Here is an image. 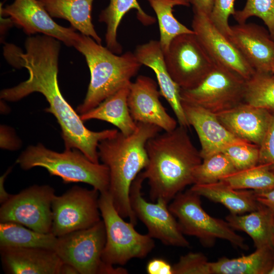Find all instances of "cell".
Returning a JSON list of instances; mask_svg holds the SVG:
<instances>
[{"label":"cell","instance_id":"cell-1","mask_svg":"<svg viewBox=\"0 0 274 274\" xmlns=\"http://www.w3.org/2000/svg\"><path fill=\"white\" fill-rule=\"evenodd\" d=\"M59 42L44 35L27 38L25 52L20 48L16 49L11 59V65L17 68H25L29 78L14 87L2 90L1 98L16 101L33 92L42 93L49 104L45 111L52 114L60 125L65 149H77L93 162L99 163V142L114 136L118 130H89L62 96L57 80Z\"/></svg>","mask_w":274,"mask_h":274},{"label":"cell","instance_id":"cell-2","mask_svg":"<svg viewBox=\"0 0 274 274\" xmlns=\"http://www.w3.org/2000/svg\"><path fill=\"white\" fill-rule=\"evenodd\" d=\"M187 129L178 125L146 143L148 163L142 172L153 202L162 199L168 203L186 186L194 184L195 170L202 159Z\"/></svg>","mask_w":274,"mask_h":274},{"label":"cell","instance_id":"cell-3","mask_svg":"<svg viewBox=\"0 0 274 274\" xmlns=\"http://www.w3.org/2000/svg\"><path fill=\"white\" fill-rule=\"evenodd\" d=\"M161 130L156 125L138 122L132 133L126 135L118 131L98 145L99 159L109 169L108 191L114 207L122 218H128L134 225L138 218L131 207L130 188L138 175L148 164L147 142Z\"/></svg>","mask_w":274,"mask_h":274},{"label":"cell","instance_id":"cell-4","mask_svg":"<svg viewBox=\"0 0 274 274\" xmlns=\"http://www.w3.org/2000/svg\"><path fill=\"white\" fill-rule=\"evenodd\" d=\"M74 47L85 57L90 73L85 97L76 109L80 115L94 108L129 85L142 66L134 53L115 54L92 38L80 33Z\"/></svg>","mask_w":274,"mask_h":274},{"label":"cell","instance_id":"cell-5","mask_svg":"<svg viewBox=\"0 0 274 274\" xmlns=\"http://www.w3.org/2000/svg\"><path fill=\"white\" fill-rule=\"evenodd\" d=\"M16 162L24 170L37 166L45 168L50 175L60 177L64 183H84L99 193L109 190L108 167L103 163L93 162L77 149H65L60 153L39 143L28 146Z\"/></svg>","mask_w":274,"mask_h":274},{"label":"cell","instance_id":"cell-6","mask_svg":"<svg viewBox=\"0 0 274 274\" xmlns=\"http://www.w3.org/2000/svg\"><path fill=\"white\" fill-rule=\"evenodd\" d=\"M98 204L106 233L103 262L124 265L132 258L146 257L155 247L153 238L148 234H140L133 224L124 220L115 208L108 191L100 193Z\"/></svg>","mask_w":274,"mask_h":274},{"label":"cell","instance_id":"cell-7","mask_svg":"<svg viewBox=\"0 0 274 274\" xmlns=\"http://www.w3.org/2000/svg\"><path fill=\"white\" fill-rule=\"evenodd\" d=\"M199 195L190 189L178 193L168 208L178 221L184 234L197 237L206 247H213L218 238L229 242L243 250L249 249L244 237L237 234L228 222L212 217L201 206Z\"/></svg>","mask_w":274,"mask_h":274},{"label":"cell","instance_id":"cell-8","mask_svg":"<svg viewBox=\"0 0 274 274\" xmlns=\"http://www.w3.org/2000/svg\"><path fill=\"white\" fill-rule=\"evenodd\" d=\"M246 80L233 70L216 63L195 88L180 89L181 100L217 114L244 102Z\"/></svg>","mask_w":274,"mask_h":274},{"label":"cell","instance_id":"cell-9","mask_svg":"<svg viewBox=\"0 0 274 274\" xmlns=\"http://www.w3.org/2000/svg\"><path fill=\"white\" fill-rule=\"evenodd\" d=\"M106 242L105 225L101 220L88 228L58 237L54 251L80 274H109L112 265L102 260Z\"/></svg>","mask_w":274,"mask_h":274},{"label":"cell","instance_id":"cell-10","mask_svg":"<svg viewBox=\"0 0 274 274\" xmlns=\"http://www.w3.org/2000/svg\"><path fill=\"white\" fill-rule=\"evenodd\" d=\"M164 59L169 75L182 89L198 86L216 64L194 32L175 38Z\"/></svg>","mask_w":274,"mask_h":274},{"label":"cell","instance_id":"cell-11","mask_svg":"<svg viewBox=\"0 0 274 274\" xmlns=\"http://www.w3.org/2000/svg\"><path fill=\"white\" fill-rule=\"evenodd\" d=\"M99 192L75 186L52 202L51 233L60 237L88 228L100 221Z\"/></svg>","mask_w":274,"mask_h":274},{"label":"cell","instance_id":"cell-12","mask_svg":"<svg viewBox=\"0 0 274 274\" xmlns=\"http://www.w3.org/2000/svg\"><path fill=\"white\" fill-rule=\"evenodd\" d=\"M55 192L49 185H35L11 194L0 208V222L19 223L41 233L51 232Z\"/></svg>","mask_w":274,"mask_h":274},{"label":"cell","instance_id":"cell-13","mask_svg":"<svg viewBox=\"0 0 274 274\" xmlns=\"http://www.w3.org/2000/svg\"><path fill=\"white\" fill-rule=\"evenodd\" d=\"M146 180L143 172L133 180L130 188L131 208L138 219L146 226L148 234L165 245L188 248L189 242L184 236L175 217L169 211L168 203L162 199L148 202L143 197L142 185Z\"/></svg>","mask_w":274,"mask_h":274},{"label":"cell","instance_id":"cell-14","mask_svg":"<svg viewBox=\"0 0 274 274\" xmlns=\"http://www.w3.org/2000/svg\"><path fill=\"white\" fill-rule=\"evenodd\" d=\"M1 16L8 17L14 25L28 36L38 33L54 38L68 47H74L79 33L72 26L57 24L39 0H14L1 6Z\"/></svg>","mask_w":274,"mask_h":274},{"label":"cell","instance_id":"cell-15","mask_svg":"<svg viewBox=\"0 0 274 274\" xmlns=\"http://www.w3.org/2000/svg\"><path fill=\"white\" fill-rule=\"evenodd\" d=\"M192 30L209 55L217 64L237 73L246 80L255 72L239 51L204 13L193 10Z\"/></svg>","mask_w":274,"mask_h":274},{"label":"cell","instance_id":"cell-16","mask_svg":"<svg viewBox=\"0 0 274 274\" xmlns=\"http://www.w3.org/2000/svg\"><path fill=\"white\" fill-rule=\"evenodd\" d=\"M158 85L151 78L139 76L131 82L127 104L131 117L136 123L156 125L164 131H170L178 126V121L170 116L163 106Z\"/></svg>","mask_w":274,"mask_h":274},{"label":"cell","instance_id":"cell-17","mask_svg":"<svg viewBox=\"0 0 274 274\" xmlns=\"http://www.w3.org/2000/svg\"><path fill=\"white\" fill-rule=\"evenodd\" d=\"M255 72L271 73L274 66V39L268 30L254 23L230 26L227 38Z\"/></svg>","mask_w":274,"mask_h":274},{"label":"cell","instance_id":"cell-18","mask_svg":"<svg viewBox=\"0 0 274 274\" xmlns=\"http://www.w3.org/2000/svg\"><path fill=\"white\" fill-rule=\"evenodd\" d=\"M216 115L236 138L259 146L269 126L272 112L243 102Z\"/></svg>","mask_w":274,"mask_h":274},{"label":"cell","instance_id":"cell-19","mask_svg":"<svg viewBox=\"0 0 274 274\" xmlns=\"http://www.w3.org/2000/svg\"><path fill=\"white\" fill-rule=\"evenodd\" d=\"M181 101L188 123L198 135L202 159L222 152L229 144L242 140L230 132L216 114L200 106Z\"/></svg>","mask_w":274,"mask_h":274},{"label":"cell","instance_id":"cell-20","mask_svg":"<svg viewBox=\"0 0 274 274\" xmlns=\"http://www.w3.org/2000/svg\"><path fill=\"white\" fill-rule=\"evenodd\" d=\"M134 53L142 65L150 67L155 73L161 96L172 108L179 125L189 127L190 126L182 105L181 89L166 68L159 41L151 40L140 45L136 47Z\"/></svg>","mask_w":274,"mask_h":274},{"label":"cell","instance_id":"cell-21","mask_svg":"<svg viewBox=\"0 0 274 274\" xmlns=\"http://www.w3.org/2000/svg\"><path fill=\"white\" fill-rule=\"evenodd\" d=\"M6 273L59 274L62 260L53 250L43 248L0 247Z\"/></svg>","mask_w":274,"mask_h":274},{"label":"cell","instance_id":"cell-22","mask_svg":"<svg viewBox=\"0 0 274 274\" xmlns=\"http://www.w3.org/2000/svg\"><path fill=\"white\" fill-rule=\"evenodd\" d=\"M130 83L105 99L94 108L80 115L81 120L84 122L97 119L109 122L126 135L134 132L137 128V123L131 117L127 104Z\"/></svg>","mask_w":274,"mask_h":274},{"label":"cell","instance_id":"cell-23","mask_svg":"<svg viewBox=\"0 0 274 274\" xmlns=\"http://www.w3.org/2000/svg\"><path fill=\"white\" fill-rule=\"evenodd\" d=\"M190 189L199 196L222 204L233 214L251 212L260 205L254 190L233 189L221 181L212 184H193Z\"/></svg>","mask_w":274,"mask_h":274},{"label":"cell","instance_id":"cell-24","mask_svg":"<svg viewBox=\"0 0 274 274\" xmlns=\"http://www.w3.org/2000/svg\"><path fill=\"white\" fill-rule=\"evenodd\" d=\"M52 18L67 20L71 26L101 44L92 21L94 0H39Z\"/></svg>","mask_w":274,"mask_h":274},{"label":"cell","instance_id":"cell-25","mask_svg":"<svg viewBox=\"0 0 274 274\" xmlns=\"http://www.w3.org/2000/svg\"><path fill=\"white\" fill-rule=\"evenodd\" d=\"M226 221L233 229L241 230L249 235L256 249L274 248V218L269 209L261 203L257 210L246 215L230 213L226 217Z\"/></svg>","mask_w":274,"mask_h":274},{"label":"cell","instance_id":"cell-26","mask_svg":"<svg viewBox=\"0 0 274 274\" xmlns=\"http://www.w3.org/2000/svg\"><path fill=\"white\" fill-rule=\"evenodd\" d=\"M109 1L108 6L100 13L98 21L106 24V47L113 53L120 54L122 47L117 41V30L123 17L128 12L136 10L138 19L146 26L154 23L156 20L143 11L137 0Z\"/></svg>","mask_w":274,"mask_h":274},{"label":"cell","instance_id":"cell-27","mask_svg":"<svg viewBox=\"0 0 274 274\" xmlns=\"http://www.w3.org/2000/svg\"><path fill=\"white\" fill-rule=\"evenodd\" d=\"M274 260V248L256 249L235 258L222 257L211 262L212 274H268Z\"/></svg>","mask_w":274,"mask_h":274},{"label":"cell","instance_id":"cell-28","mask_svg":"<svg viewBox=\"0 0 274 274\" xmlns=\"http://www.w3.org/2000/svg\"><path fill=\"white\" fill-rule=\"evenodd\" d=\"M57 237L14 222L0 223V247L43 248L54 250Z\"/></svg>","mask_w":274,"mask_h":274},{"label":"cell","instance_id":"cell-29","mask_svg":"<svg viewBox=\"0 0 274 274\" xmlns=\"http://www.w3.org/2000/svg\"><path fill=\"white\" fill-rule=\"evenodd\" d=\"M147 1L157 16L160 32L159 41L163 53L175 38L181 34L194 32L180 22L173 14V8L176 6H189L188 0Z\"/></svg>","mask_w":274,"mask_h":274},{"label":"cell","instance_id":"cell-30","mask_svg":"<svg viewBox=\"0 0 274 274\" xmlns=\"http://www.w3.org/2000/svg\"><path fill=\"white\" fill-rule=\"evenodd\" d=\"M220 181L235 189L267 191L274 189V173L263 164L236 171Z\"/></svg>","mask_w":274,"mask_h":274},{"label":"cell","instance_id":"cell-31","mask_svg":"<svg viewBox=\"0 0 274 274\" xmlns=\"http://www.w3.org/2000/svg\"><path fill=\"white\" fill-rule=\"evenodd\" d=\"M244 102L274 111V75L255 72L246 80Z\"/></svg>","mask_w":274,"mask_h":274},{"label":"cell","instance_id":"cell-32","mask_svg":"<svg viewBox=\"0 0 274 274\" xmlns=\"http://www.w3.org/2000/svg\"><path fill=\"white\" fill-rule=\"evenodd\" d=\"M236 171L228 157L222 152H218L202 159L195 170L193 184L216 183Z\"/></svg>","mask_w":274,"mask_h":274},{"label":"cell","instance_id":"cell-33","mask_svg":"<svg viewBox=\"0 0 274 274\" xmlns=\"http://www.w3.org/2000/svg\"><path fill=\"white\" fill-rule=\"evenodd\" d=\"M238 23H243L250 17L261 19L274 39V0H247L244 8L235 10L232 15Z\"/></svg>","mask_w":274,"mask_h":274},{"label":"cell","instance_id":"cell-34","mask_svg":"<svg viewBox=\"0 0 274 274\" xmlns=\"http://www.w3.org/2000/svg\"><path fill=\"white\" fill-rule=\"evenodd\" d=\"M222 152L230 160L237 171L244 170L258 164L259 146L245 141L227 146Z\"/></svg>","mask_w":274,"mask_h":274},{"label":"cell","instance_id":"cell-35","mask_svg":"<svg viewBox=\"0 0 274 274\" xmlns=\"http://www.w3.org/2000/svg\"><path fill=\"white\" fill-rule=\"evenodd\" d=\"M173 274H212L211 262L201 252H189L181 256L173 265Z\"/></svg>","mask_w":274,"mask_h":274},{"label":"cell","instance_id":"cell-36","mask_svg":"<svg viewBox=\"0 0 274 274\" xmlns=\"http://www.w3.org/2000/svg\"><path fill=\"white\" fill-rule=\"evenodd\" d=\"M235 0H214L212 11L209 16L215 26L225 36L228 38L230 33V26L228 18L233 15Z\"/></svg>","mask_w":274,"mask_h":274},{"label":"cell","instance_id":"cell-37","mask_svg":"<svg viewBox=\"0 0 274 274\" xmlns=\"http://www.w3.org/2000/svg\"><path fill=\"white\" fill-rule=\"evenodd\" d=\"M258 164L267 165L274 173V111L268 129L259 146Z\"/></svg>","mask_w":274,"mask_h":274},{"label":"cell","instance_id":"cell-38","mask_svg":"<svg viewBox=\"0 0 274 274\" xmlns=\"http://www.w3.org/2000/svg\"><path fill=\"white\" fill-rule=\"evenodd\" d=\"M20 142L13 130L10 127L1 126V147L8 150H15L20 146Z\"/></svg>","mask_w":274,"mask_h":274},{"label":"cell","instance_id":"cell-39","mask_svg":"<svg viewBox=\"0 0 274 274\" xmlns=\"http://www.w3.org/2000/svg\"><path fill=\"white\" fill-rule=\"evenodd\" d=\"M148 274H173V265L162 258H153L146 266Z\"/></svg>","mask_w":274,"mask_h":274},{"label":"cell","instance_id":"cell-40","mask_svg":"<svg viewBox=\"0 0 274 274\" xmlns=\"http://www.w3.org/2000/svg\"><path fill=\"white\" fill-rule=\"evenodd\" d=\"M255 192L257 200L267 208L274 218V189L267 191Z\"/></svg>","mask_w":274,"mask_h":274},{"label":"cell","instance_id":"cell-41","mask_svg":"<svg viewBox=\"0 0 274 274\" xmlns=\"http://www.w3.org/2000/svg\"><path fill=\"white\" fill-rule=\"evenodd\" d=\"M193 10L200 11L210 16L214 6V0H188Z\"/></svg>","mask_w":274,"mask_h":274},{"label":"cell","instance_id":"cell-42","mask_svg":"<svg viewBox=\"0 0 274 274\" xmlns=\"http://www.w3.org/2000/svg\"><path fill=\"white\" fill-rule=\"evenodd\" d=\"M12 170V167H9L0 178V202L1 204L5 202L11 195L5 189L4 182L7 176Z\"/></svg>","mask_w":274,"mask_h":274},{"label":"cell","instance_id":"cell-43","mask_svg":"<svg viewBox=\"0 0 274 274\" xmlns=\"http://www.w3.org/2000/svg\"><path fill=\"white\" fill-rule=\"evenodd\" d=\"M78 270L73 265L63 262L59 274H79Z\"/></svg>","mask_w":274,"mask_h":274},{"label":"cell","instance_id":"cell-44","mask_svg":"<svg viewBox=\"0 0 274 274\" xmlns=\"http://www.w3.org/2000/svg\"><path fill=\"white\" fill-rule=\"evenodd\" d=\"M268 274H274V260H273L272 267L270 270H269V271L268 272Z\"/></svg>","mask_w":274,"mask_h":274},{"label":"cell","instance_id":"cell-45","mask_svg":"<svg viewBox=\"0 0 274 274\" xmlns=\"http://www.w3.org/2000/svg\"><path fill=\"white\" fill-rule=\"evenodd\" d=\"M272 238H273V244L274 246V223L273 225V229H272Z\"/></svg>","mask_w":274,"mask_h":274},{"label":"cell","instance_id":"cell-46","mask_svg":"<svg viewBox=\"0 0 274 274\" xmlns=\"http://www.w3.org/2000/svg\"><path fill=\"white\" fill-rule=\"evenodd\" d=\"M271 73L272 74H273L274 75V66L273 67L272 70H271Z\"/></svg>","mask_w":274,"mask_h":274}]
</instances>
